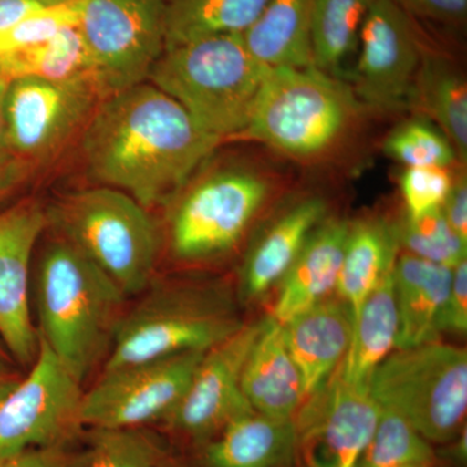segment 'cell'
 <instances>
[{
  "mask_svg": "<svg viewBox=\"0 0 467 467\" xmlns=\"http://www.w3.org/2000/svg\"><path fill=\"white\" fill-rule=\"evenodd\" d=\"M451 229L467 243V181L465 173L454 177L447 201L441 207Z\"/></svg>",
  "mask_w": 467,
  "mask_h": 467,
  "instance_id": "cell-39",
  "label": "cell"
},
{
  "mask_svg": "<svg viewBox=\"0 0 467 467\" xmlns=\"http://www.w3.org/2000/svg\"><path fill=\"white\" fill-rule=\"evenodd\" d=\"M414 20H426L448 27H462L467 0H392Z\"/></svg>",
  "mask_w": 467,
  "mask_h": 467,
  "instance_id": "cell-37",
  "label": "cell"
},
{
  "mask_svg": "<svg viewBox=\"0 0 467 467\" xmlns=\"http://www.w3.org/2000/svg\"><path fill=\"white\" fill-rule=\"evenodd\" d=\"M326 204L306 199L288 209L252 248L242 272V291L248 299L263 296L281 282L309 236L322 223Z\"/></svg>",
  "mask_w": 467,
  "mask_h": 467,
  "instance_id": "cell-22",
  "label": "cell"
},
{
  "mask_svg": "<svg viewBox=\"0 0 467 467\" xmlns=\"http://www.w3.org/2000/svg\"><path fill=\"white\" fill-rule=\"evenodd\" d=\"M86 467H169L167 451L142 429H92Z\"/></svg>",
  "mask_w": 467,
  "mask_h": 467,
  "instance_id": "cell-31",
  "label": "cell"
},
{
  "mask_svg": "<svg viewBox=\"0 0 467 467\" xmlns=\"http://www.w3.org/2000/svg\"><path fill=\"white\" fill-rule=\"evenodd\" d=\"M101 98L149 81L165 50L167 0H78V23Z\"/></svg>",
  "mask_w": 467,
  "mask_h": 467,
  "instance_id": "cell-9",
  "label": "cell"
},
{
  "mask_svg": "<svg viewBox=\"0 0 467 467\" xmlns=\"http://www.w3.org/2000/svg\"><path fill=\"white\" fill-rule=\"evenodd\" d=\"M269 70L242 34H221L165 48L149 82L223 142L244 131Z\"/></svg>",
  "mask_w": 467,
  "mask_h": 467,
  "instance_id": "cell-3",
  "label": "cell"
},
{
  "mask_svg": "<svg viewBox=\"0 0 467 467\" xmlns=\"http://www.w3.org/2000/svg\"><path fill=\"white\" fill-rule=\"evenodd\" d=\"M296 462L294 418L248 411L202 444V467H294Z\"/></svg>",
  "mask_w": 467,
  "mask_h": 467,
  "instance_id": "cell-20",
  "label": "cell"
},
{
  "mask_svg": "<svg viewBox=\"0 0 467 467\" xmlns=\"http://www.w3.org/2000/svg\"><path fill=\"white\" fill-rule=\"evenodd\" d=\"M90 451L72 447L36 448L0 456V467H86Z\"/></svg>",
  "mask_w": 467,
  "mask_h": 467,
  "instance_id": "cell-36",
  "label": "cell"
},
{
  "mask_svg": "<svg viewBox=\"0 0 467 467\" xmlns=\"http://www.w3.org/2000/svg\"><path fill=\"white\" fill-rule=\"evenodd\" d=\"M467 260L453 267V278L441 316V333L466 335Z\"/></svg>",
  "mask_w": 467,
  "mask_h": 467,
  "instance_id": "cell-38",
  "label": "cell"
},
{
  "mask_svg": "<svg viewBox=\"0 0 467 467\" xmlns=\"http://www.w3.org/2000/svg\"><path fill=\"white\" fill-rule=\"evenodd\" d=\"M84 396L82 383L39 339L29 373L0 402V456L67 447L84 427Z\"/></svg>",
  "mask_w": 467,
  "mask_h": 467,
  "instance_id": "cell-10",
  "label": "cell"
},
{
  "mask_svg": "<svg viewBox=\"0 0 467 467\" xmlns=\"http://www.w3.org/2000/svg\"><path fill=\"white\" fill-rule=\"evenodd\" d=\"M382 408L368 387L350 386L339 368L295 414L301 467H355L373 438Z\"/></svg>",
  "mask_w": 467,
  "mask_h": 467,
  "instance_id": "cell-13",
  "label": "cell"
},
{
  "mask_svg": "<svg viewBox=\"0 0 467 467\" xmlns=\"http://www.w3.org/2000/svg\"><path fill=\"white\" fill-rule=\"evenodd\" d=\"M39 2L45 3V5H58V3L70 2V0H39Z\"/></svg>",
  "mask_w": 467,
  "mask_h": 467,
  "instance_id": "cell-47",
  "label": "cell"
},
{
  "mask_svg": "<svg viewBox=\"0 0 467 467\" xmlns=\"http://www.w3.org/2000/svg\"><path fill=\"white\" fill-rule=\"evenodd\" d=\"M0 78L5 82L20 78L90 81L97 86L90 57L77 26L39 45L0 55Z\"/></svg>",
  "mask_w": 467,
  "mask_h": 467,
  "instance_id": "cell-27",
  "label": "cell"
},
{
  "mask_svg": "<svg viewBox=\"0 0 467 467\" xmlns=\"http://www.w3.org/2000/svg\"><path fill=\"white\" fill-rule=\"evenodd\" d=\"M399 254L398 227L382 218L350 223L337 290L349 306L353 321L368 295L392 272Z\"/></svg>",
  "mask_w": 467,
  "mask_h": 467,
  "instance_id": "cell-23",
  "label": "cell"
},
{
  "mask_svg": "<svg viewBox=\"0 0 467 467\" xmlns=\"http://www.w3.org/2000/svg\"><path fill=\"white\" fill-rule=\"evenodd\" d=\"M46 227V209L36 202L0 212V339L9 358L26 368L32 367L39 349L30 306V269Z\"/></svg>",
  "mask_w": 467,
  "mask_h": 467,
  "instance_id": "cell-16",
  "label": "cell"
},
{
  "mask_svg": "<svg viewBox=\"0 0 467 467\" xmlns=\"http://www.w3.org/2000/svg\"><path fill=\"white\" fill-rule=\"evenodd\" d=\"M204 353H180L103 371L85 393L82 423L91 429H140L164 422L182 400Z\"/></svg>",
  "mask_w": 467,
  "mask_h": 467,
  "instance_id": "cell-11",
  "label": "cell"
},
{
  "mask_svg": "<svg viewBox=\"0 0 467 467\" xmlns=\"http://www.w3.org/2000/svg\"><path fill=\"white\" fill-rule=\"evenodd\" d=\"M284 327L288 349L300 371L306 400L342 364L352 337V312L340 297H327L290 319Z\"/></svg>",
  "mask_w": 467,
  "mask_h": 467,
  "instance_id": "cell-17",
  "label": "cell"
},
{
  "mask_svg": "<svg viewBox=\"0 0 467 467\" xmlns=\"http://www.w3.org/2000/svg\"><path fill=\"white\" fill-rule=\"evenodd\" d=\"M398 467H432V463H408V465Z\"/></svg>",
  "mask_w": 467,
  "mask_h": 467,
  "instance_id": "cell-46",
  "label": "cell"
},
{
  "mask_svg": "<svg viewBox=\"0 0 467 467\" xmlns=\"http://www.w3.org/2000/svg\"><path fill=\"white\" fill-rule=\"evenodd\" d=\"M432 462L434 451L431 444L404 418L382 408L376 432L355 467H398Z\"/></svg>",
  "mask_w": 467,
  "mask_h": 467,
  "instance_id": "cell-30",
  "label": "cell"
},
{
  "mask_svg": "<svg viewBox=\"0 0 467 467\" xmlns=\"http://www.w3.org/2000/svg\"><path fill=\"white\" fill-rule=\"evenodd\" d=\"M82 131L92 178L147 209L177 196L223 143L149 81L101 99Z\"/></svg>",
  "mask_w": 467,
  "mask_h": 467,
  "instance_id": "cell-1",
  "label": "cell"
},
{
  "mask_svg": "<svg viewBox=\"0 0 467 467\" xmlns=\"http://www.w3.org/2000/svg\"><path fill=\"white\" fill-rule=\"evenodd\" d=\"M315 0H269L243 41L269 67H313L312 30Z\"/></svg>",
  "mask_w": 467,
  "mask_h": 467,
  "instance_id": "cell-25",
  "label": "cell"
},
{
  "mask_svg": "<svg viewBox=\"0 0 467 467\" xmlns=\"http://www.w3.org/2000/svg\"><path fill=\"white\" fill-rule=\"evenodd\" d=\"M36 333L84 383L109 358L126 296L70 243L43 248L36 272Z\"/></svg>",
  "mask_w": 467,
  "mask_h": 467,
  "instance_id": "cell-2",
  "label": "cell"
},
{
  "mask_svg": "<svg viewBox=\"0 0 467 467\" xmlns=\"http://www.w3.org/2000/svg\"><path fill=\"white\" fill-rule=\"evenodd\" d=\"M349 226L346 221L331 220L309 236L279 282L278 299L270 315L279 324H287L337 290Z\"/></svg>",
  "mask_w": 467,
  "mask_h": 467,
  "instance_id": "cell-19",
  "label": "cell"
},
{
  "mask_svg": "<svg viewBox=\"0 0 467 467\" xmlns=\"http://www.w3.org/2000/svg\"><path fill=\"white\" fill-rule=\"evenodd\" d=\"M260 326L242 325L204 353L182 400L164 420L169 429L204 444L234 418L254 410L243 395L242 373Z\"/></svg>",
  "mask_w": 467,
  "mask_h": 467,
  "instance_id": "cell-15",
  "label": "cell"
},
{
  "mask_svg": "<svg viewBox=\"0 0 467 467\" xmlns=\"http://www.w3.org/2000/svg\"><path fill=\"white\" fill-rule=\"evenodd\" d=\"M269 0H167L165 48L221 36L243 34Z\"/></svg>",
  "mask_w": 467,
  "mask_h": 467,
  "instance_id": "cell-28",
  "label": "cell"
},
{
  "mask_svg": "<svg viewBox=\"0 0 467 467\" xmlns=\"http://www.w3.org/2000/svg\"><path fill=\"white\" fill-rule=\"evenodd\" d=\"M29 165L8 150H0V202L23 182Z\"/></svg>",
  "mask_w": 467,
  "mask_h": 467,
  "instance_id": "cell-40",
  "label": "cell"
},
{
  "mask_svg": "<svg viewBox=\"0 0 467 467\" xmlns=\"http://www.w3.org/2000/svg\"><path fill=\"white\" fill-rule=\"evenodd\" d=\"M453 267L439 265L402 252L393 269L399 335L396 349L438 342L441 316Z\"/></svg>",
  "mask_w": 467,
  "mask_h": 467,
  "instance_id": "cell-21",
  "label": "cell"
},
{
  "mask_svg": "<svg viewBox=\"0 0 467 467\" xmlns=\"http://www.w3.org/2000/svg\"><path fill=\"white\" fill-rule=\"evenodd\" d=\"M376 0H315L313 7V67L334 75L356 50L359 32Z\"/></svg>",
  "mask_w": 467,
  "mask_h": 467,
  "instance_id": "cell-29",
  "label": "cell"
},
{
  "mask_svg": "<svg viewBox=\"0 0 467 467\" xmlns=\"http://www.w3.org/2000/svg\"><path fill=\"white\" fill-rule=\"evenodd\" d=\"M398 335L399 313L392 270L368 295L353 321L348 350L339 367L344 382L368 387V379L378 365L396 349Z\"/></svg>",
  "mask_w": 467,
  "mask_h": 467,
  "instance_id": "cell-24",
  "label": "cell"
},
{
  "mask_svg": "<svg viewBox=\"0 0 467 467\" xmlns=\"http://www.w3.org/2000/svg\"><path fill=\"white\" fill-rule=\"evenodd\" d=\"M451 442H453V447H451V457H453V460L456 461L459 465H465L467 456L466 426L461 430L460 434L457 435Z\"/></svg>",
  "mask_w": 467,
  "mask_h": 467,
  "instance_id": "cell-43",
  "label": "cell"
},
{
  "mask_svg": "<svg viewBox=\"0 0 467 467\" xmlns=\"http://www.w3.org/2000/svg\"><path fill=\"white\" fill-rule=\"evenodd\" d=\"M399 241L405 252L448 267L466 259L467 243L448 223L441 208L418 217L405 218Z\"/></svg>",
  "mask_w": 467,
  "mask_h": 467,
  "instance_id": "cell-32",
  "label": "cell"
},
{
  "mask_svg": "<svg viewBox=\"0 0 467 467\" xmlns=\"http://www.w3.org/2000/svg\"><path fill=\"white\" fill-rule=\"evenodd\" d=\"M18 380L20 379H17V377L9 371L7 359L0 358V402L16 386Z\"/></svg>",
  "mask_w": 467,
  "mask_h": 467,
  "instance_id": "cell-42",
  "label": "cell"
},
{
  "mask_svg": "<svg viewBox=\"0 0 467 467\" xmlns=\"http://www.w3.org/2000/svg\"><path fill=\"white\" fill-rule=\"evenodd\" d=\"M353 91L377 110L399 109L413 91L429 45L413 17L392 0H376L358 36Z\"/></svg>",
  "mask_w": 467,
  "mask_h": 467,
  "instance_id": "cell-14",
  "label": "cell"
},
{
  "mask_svg": "<svg viewBox=\"0 0 467 467\" xmlns=\"http://www.w3.org/2000/svg\"><path fill=\"white\" fill-rule=\"evenodd\" d=\"M78 23V0L43 5L0 38V55L54 38Z\"/></svg>",
  "mask_w": 467,
  "mask_h": 467,
  "instance_id": "cell-34",
  "label": "cell"
},
{
  "mask_svg": "<svg viewBox=\"0 0 467 467\" xmlns=\"http://www.w3.org/2000/svg\"><path fill=\"white\" fill-rule=\"evenodd\" d=\"M454 174L450 168L411 167L401 175L400 189L407 217L441 209L450 195Z\"/></svg>",
  "mask_w": 467,
  "mask_h": 467,
  "instance_id": "cell-35",
  "label": "cell"
},
{
  "mask_svg": "<svg viewBox=\"0 0 467 467\" xmlns=\"http://www.w3.org/2000/svg\"><path fill=\"white\" fill-rule=\"evenodd\" d=\"M411 97L450 140L461 164L467 159V82L450 57L426 46Z\"/></svg>",
  "mask_w": 467,
  "mask_h": 467,
  "instance_id": "cell-26",
  "label": "cell"
},
{
  "mask_svg": "<svg viewBox=\"0 0 467 467\" xmlns=\"http://www.w3.org/2000/svg\"><path fill=\"white\" fill-rule=\"evenodd\" d=\"M8 82L0 78V150H7L5 147V91H7Z\"/></svg>",
  "mask_w": 467,
  "mask_h": 467,
  "instance_id": "cell-44",
  "label": "cell"
},
{
  "mask_svg": "<svg viewBox=\"0 0 467 467\" xmlns=\"http://www.w3.org/2000/svg\"><path fill=\"white\" fill-rule=\"evenodd\" d=\"M0 358L5 359L9 358L7 349H5V344H3L2 339H0Z\"/></svg>",
  "mask_w": 467,
  "mask_h": 467,
  "instance_id": "cell-45",
  "label": "cell"
},
{
  "mask_svg": "<svg viewBox=\"0 0 467 467\" xmlns=\"http://www.w3.org/2000/svg\"><path fill=\"white\" fill-rule=\"evenodd\" d=\"M242 391L257 413L294 418L304 402L303 380L285 340L284 325L261 321L242 373Z\"/></svg>",
  "mask_w": 467,
  "mask_h": 467,
  "instance_id": "cell-18",
  "label": "cell"
},
{
  "mask_svg": "<svg viewBox=\"0 0 467 467\" xmlns=\"http://www.w3.org/2000/svg\"><path fill=\"white\" fill-rule=\"evenodd\" d=\"M384 150L407 168H451L459 161L450 140L425 119H411L395 129L387 138Z\"/></svg>",
  "mask_w": 467,
  "mask_h": 467,
  "instance_id": "cell-33",
  "label": "cell"
},
{
  "mask_svg": "<svg viewBox=\"0 0 467 467\" xmlns=\"http://www.w3.org/2000/svg\"><path fill=\"white\" fill-rule=\"evenodd\" d=\"M361 106L349 85L318 67H270L241 138L317 158L348 134Z\"/></svg>",
  "mask_w": 467,
  "mask_h": 467,
  "instance_id": "cell-4",
  "label": "cell"
},
{
  "mask_svg": "<svg viewBox=\"0 0 467 467\" xmlns=\"http://www.w3.org/2000/svg\"><path fill=\"white\" fill-rule=\"evenodd\" d=\"M368 392L430 444L451 442L466 426V349L438 340L392 350L371 374Z\"/></svg>",
  "mask_w": 467,
  "mask_h": 467,
  "instance_id": "cell-6",
  "label": "cell"
},
{
  "mask_svg": "<svg viewBox=\"0 0 467 467\" xmlns=\"http://www.w3.org/2000/svg\"><path fill=\"white\" fill-rule=\"evenodd\" d=\"M270 190L265 175L242 167L214 169L187 182L178 192L181 198L169 221L174 256L193 263L232 251L265 204Z\"/></svg>",
  "mask_w": 467,
  "mask_h": 467,
  "instance_id": "cell-8",
  "label": "cell"
},
{
  "mask_svg": "<svg viewBox=\"0 0 467 467\" xmlns=\"http://www.w3.org/2000/svg\"><path fill=\"white\" fill-rule=\"evenodd\" d=\"M101 100L90 81L20 78L5 91V147L27 165L54 158L84 130Z\"/></svg>",
  "mask_w": 467,
  "mask_h": 467,
  "instance_id": "cell-12",
  "label": "cell"
},
{
  "mask_svg": "<svg viewBox=\"0 0 467 467\" xmlns=\"http://www.w3.org/2000/svg\"><path fill=\"white\" fill-rule=\"evenodd\" d=\"M43 5L39 0H0V38Z\"/></svg>",
  "mask_w": 467,
  "mask_h": 467,
  "instance_id": "cell-41",
  "label": "cell"
},
{
  "mask_svg": "<svg viewBox=\"0 0 467 467\" xmlns=\"http://www.w3.org/2000/svg\"><path fill=\"white\" fill-rule=\"evenodd\" d=\"M143 292L140 303L119 318L103 371L207 352L242 326L216 291L160 285Z\"/></svg>",
  "mask_w": 467,
  "mask_h": 467,
  "instance_id": "cell-7",
  "label": "cell"
},
{
  "mask_svg": "<svg viewBox=\"0 0 467 467\" xmlns=\"http://www.w3.org/2000/svg\"><path fill=\"white\" fill-rule=\"evenodd\" d=\"M47 226L82 252L128 296L149 288L158 227L130 195L109 186L67 193L46 209Z\"/></svg>",
  "mask_w": 467,
  "mask_h": 467,
  "instance_id": "cell-5",
  "label": "cell"
}]
</instances>
